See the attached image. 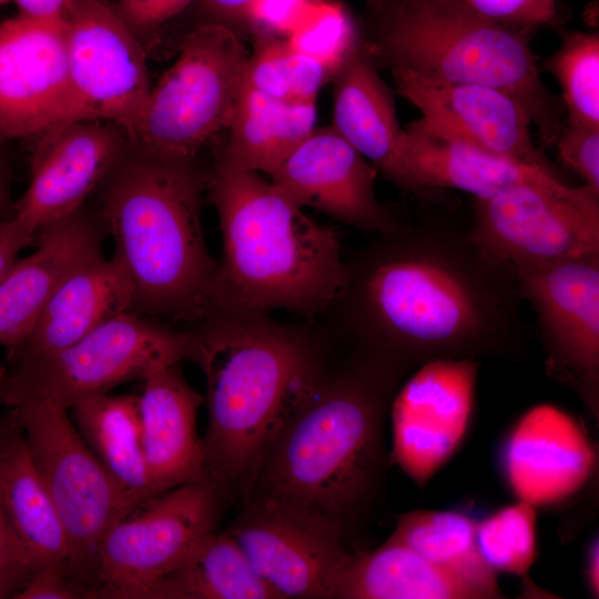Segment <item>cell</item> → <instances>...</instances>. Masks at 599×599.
<instances>
[{
    "label": "cell",
    "instance_id": "6da1fadb",
    "mask_svg": "<svg viewBox=\"0 0 599 599\" xmlns=\"http://www.w3.org/2000/svg\"><path fill=\"white\" fill-rule=\"evenodd\" d=\"M346 265L344 290L328 311L356 349L407 370L435 359L524 353L514 270L468 230L398 224Z\"/></svg>",
    "mask_w": 599,
    "mask_h": 599
},
{
    "label": "cell",
    "instance_id": "7a4b0ae2",
    "mask_svg": "<svg viewBox=\"0 0 599 599\" xmlns=\"http://www.w3.org/2000/svg\"><path fill=\"white\" fill-rule=\"evenodd\" d=\"M190 327L206 384L207 475L250 496L268 446L325 373L322 337L262 313L214 311Z\"/></svg>",
    "mask_w": 599,
    "mask_h": 599
},
{
    "label": "cell",
    "instance_id": "3957f363",
    "mask_svg": "<svg viewBox=\"0 0 599 599\" xmlns=\"http://www.w3.org/2000/svg\"><path fill=\"white\" fill-rule=\"evenodd\" d=\"M207 171L129 144L98 187L94 207L132 286L131 312L187 327L215 309L219 262L205 244Z\"/></svg>",
    "mask_w": 599,
    "mask_h": 599
},
{
    "label": "cell",
    "instance_id": "277c9868",
    "mask_svg": "<svg viewBox=\"0 0 599 599\" xmlns=\"http://www.w3.org/2000/svg\"><path fill=\"white\" fill-rule=\"evenodd\" d=\"M206 190L223 241L214 311L281 309L312 318L333 306L347 265L331 227L311 219L260 173L234 164L221 145Z\"/></svg>",
    "mask_w": 599,
    "mask_h": 599
},
{
    "label": "cell",
    "instance_id": "5b68a950",
    "mask_svg": "<svg viewBox=\"0 0 599 599\" xmlns=\"http://www.w3.org/2000/svg\"><path fill=\"white\" fill-rule=\"evenodd\" d=\"M406 372L355 348L343 369L324 373L268 446L248 497L304 506L344 526L374 491L384 412Z\"/></svg>",
    "mask_w": 599,
    "mask_h": 599
},
{
    "label": "cell",
    "instance_id": "8992f818",
    "mask_svg": "<svg viewBox=\"0 0 599 599\" xmlns=\"http://www.w3.org/2000/svg\"><path fill=\"white\" fill-rule=\"evenodd\" d=\"M359 39L377 67L417 78L493 87L516 98L554 148L566 121L545 85L529 32L485 19L454 0H365Z\"/></svg>",
    "mask_w": 599,
    "mask_h": 599
},
{
    "label": "cell",
    "instance_id": "52a82bcc",
    "mask_svg": "<svg viewBox=\"0 0 599 599\" xmlns=\"http://www.w3.org/2000/svg\"><path fill=\"white\" fill-rule=\"evenodd\" d=\"M195 355V336L133 312L121 314L58 352L8 362L1 404L49 400L69 410L78 402Z\"/></svg>",
    "mask_w": 599,
    "mask_h": 599
},
{
    "label": "cell",
    "instance_id": "ba28073f",
    "mask_svg": "<svg viewBox=\"0 0 599 599\" xmlns=\"http://www.w3.org/2000/svg\"><path fill=\"white\" fill-rule=\"evenodd\" d=\"M250 52L237 30L197 22L171 68L151 88L130 144L167 158H194L227 129L244 84Z\"/></svg>",
    "mask_w": 599,
    "mask_h": 599
},
{
    "label": "cell",
    "instance_id": "9c48e42d",
    "mask_svg": "<svg viewBox=\"0 0 599 599\" xmlns=\"http://www.w3.org/2000/svg\"><path fill=\"white\" fill-rule=\"evenodd\" d=\"M221 488L211 477L186 483L148 498L113 524L97 545L87 598L145 599L214 531Z\"/></svg>",
    "mask_w": 599,
    "mask_h": 599
},
{
    "label": "cell",
    "instance_id": "30bf717a",
    "mask_svg": "<svg viewBox=\"0 0 599 599\" xmlns=\"http://www.w3.org/2000/svg\"><path fill=\"white\" fill-rule=\"evenodd\" d=\"M52 498L70 546L69 567L84 589L97 545L135 504L77 430L68 409L49 400L8 406Z\"/></svg>",
    "mask_w": 599,
    "mask_h": 599
},
{
    "label": "cell",
    "instance_id": "8fae6325",
    "mask_svg": "<svg viewBox=\"0 0 599 599\" xmlns=\"http://www.w3.org/2000/svg\"><path fill=\"white\" fill-rule=\"evenodd\" d=\"M468 232L511 267L599 255V194L586 184L519 185L474 197Z\"/></svg>",
    "mask_w": 599,
    "mask_h": 599
},
{
    "label": "cell",
    "instance_id": "7c38bea8",
    "mask_svg": "<svg viewBox=\"0 0 599 599\" xmlns=\"http://www.w3.org/2000/svg\"><path fill=\"white\" fill-rule=\"evenodd\" d=\"M534 309L546 374L599 418V255L512 266Z\"/></svg>",
    "mask_w": 599,
    "mask_h": 599
},
{
    "label": "cell",
    "instance_id": "4fadbf2b",
    "mask_svg": "<svg viewBox=\"0 0 599 599\" xmlns=\"http://www.w3.org/2000/svg\"><path fill=\"white\" fill-rule=\"evenodd\" d=\"M227 532L281 599L333 598L351 555L339 521L273 498H250Z\"/></svg>",
    "mask_w": 599,
    "mask_h": 599
},
{
    "label": "cell",
    "instance_id": "5bb4252c",
    "mask_svg": "<svg viewBox=\"0 0 599 599\" xmlns=\"http://www.w3.org/2000/svg\"><path fill=\"white\" fill-rule=\"evenodd\" d=\"M63 19L75 120L113 122L128 133L151 91L146 49L106 0H73Z\"/></svg>",
    "mask_w": 599,
    "mask_h": 599
},
{
    "label": "cell",
    "instance_id": "9a60e30c",
    "mask_svg": "<svg viewBox=\"0 0 599 599\" xmlns=\"http://www.w3.org/2000/svg\"><path fill=\"white\" fill-rule=\"evenodd\" d=\"M75 120L64 19L0 21V141L39 136Z\"/></svg>",
    "mask_w": 599,
    "mask_h": 599
},
{
    "label": "cell",
    "instance_id": "2e32d148",
    "mask_svg": "<svg viewBox=\"0 0 599 599\" xmlns=\"http://www.w3.org/2000/svg\"><path fill=\"white\" fill-rule=\"evenodd\" d=\"M478 363L435 359L402 387L392 405V459L419 487L450 459L469 428Z\"/></svg>",
    "mask_w": 599,
    "mask_h": 599
},
{
    "label": "cell",
    "instance_id": "e0dca14e",
    "mask_svg": "<svg viewBox=\"0 0 599 599\" xmlns=\"http://www.w3.org/2000/svg\"><path fill=\"white\" fill-rule=\"evenodd\" d=\"M38 138L28 187L12 213L35 238L81 209L130 144L123 128L100 120L64 121Z\"/></svg>",
    "mask_w": 599,
    "mask_h": 599
},
{
    "label": "cell",
    "instance_id": "ac0fdd59",
    "mask_svg": "<svg viewBox=\"0 0 599 599\" xmlns=\"http://www.w3.org/2000/svg\"><path fill=\"white\" fill-rule=\"evenodd\" d=\"M376 167L332 125L315 128L271 175L294 204L376 234L399 223L376 197Z\"/></svg>",
    "mask_w": 599,
    "mask_h": 599
},
{
    "label": "cell",
    "instance_id": "d6986e66",
    "mask_svg": "<svg viewBox=\"0 0 599 599\" xmlns=\"http://www.w3.org/2000/svg\"><path fill=\"white\" fill-rule=\"evenodd\" d=\"M392 75L397 92L433 130L491 154L555 169L532 142L530 115L512 95L481 84Z\"/></svg>",
    "mask_w": 599,
    "mask_h": 599
},
{
    "label": "cell",
    "instance_id": "ffe728a7",
    "mask_svg": "<svg viewBox=\"0 0 599 599\" xmlns=\"http://www.w3.org/2000/svg\"><path fill=\"white\" fill-rule=\"evenodd\" d=\"M597 451L579 422L552 405L526 412L507 434L500 467L508 488L532 507L559 504L595 474Z\"/></svg>",
    "mask_w": 599,
    "mask_h": 599
},
{
    "label": "cell",
    "instance_id": "44dd1931",
    "mask_svg": "<svg viewBox=\"0 0 599 599\" xmlns=\"http://www.w3.org/2000/svg\"><path fill=\"white\" fill-rule=\"evenodd\" d=\"M105 234L95 209L83 205L37 235V248L0 281V346L16 349L65 280L103 257Z\"/></svg>",
    "mask_w": 599,
    "mask_h": 599
},
{
    "label": "cell",
    "instance_id": "7402d4cb",
    "mask_svg": "<svg viewBox=\"0 0 599 599\" xmlns=\"http://www.w3.org/2000/svg\"><path fill=\"white\" fill-rule=\"evenodd\" d=\"M399 170L398 186L416 193L454 189L481 197L519 185H568L556 169L485 152L433 130L422 119L404 129Z\"/></svg>",
    "mask_w": 599,
    "mask_h": 599
},
{
    "label": "cell",
    "instance_id": "603a6c76",
    "mask_svg": "<svg viewBox=\"0 0 599 599\" xmlns=\"http://www.w3.org/2000/svg\"><path fill=\"white\" fill-rule=\"evenodd\" d=\"M138 396L148 471L155 494L209 478L196 418L204 395L185 379L180 364L158 369Z\"/></svg>",
    "mask_w": 599,
    "mask_h": 599
},
{
    "label": "cell",
    "instance_id": "cb8c5ba5",
    "mask_svg": "<svg viewBox=\"0 0 599 599\" xmlns=\"http://www.w3.org/2000/svg\"><path fill=\"white\" fill-rule=\"evenodd\" d=\"M132 286L120 263L100 257L69 276L8 362L51 354L103 323L131 312Z\"/></svg>",
    "mask_w": 599,
    "mask_h": 599
},
{
    "label": "cell",
    "instance_id": "d4e9b609",
    "mask_svg": "<svg viewBox=\"0 0 599 599\" xmlns=\"http://www.w3.org/2000/svg\"><path fill=\"white\" fill-rule=\"evenodd\" d=\"M361 43L335 73L332 126L398 185L404 135L394 98Z\"/></svg>",
    "mask_w": 599,
    "mask_h": 599
},
{
    "label": "cell",
    "instance_id": "484cf974",
    "mask_svg": "<svg viewBox=\"0 0 599 599\" xmlns=\"http://www.w3.org/2000/svg\"><path fill=\"white\" fill-rule=\"evenodd\" d=\"M0 495L33 570L50 564L69 565L70 546L64 527L24 437L8 410L0 416Z\"/></svg>",
    "mask_w": 599,
    "mask_h": 599
},
{
    "label": "cell",
    "instance_id": "4316f807",
    "mask_svg": "<svg viewBox=\"0 0 599 599\" xmlns=\"http://www.w3.org/2000/svg\"><path fill=\"white\" fill-rule=\"evenodd\" d=\"M342 599H484L479 591L389 537L370 551L351 552L334 585Z\"/></svg>",
    "mask_w": 599,
    "mask_h": 599
},
{
    "label": "cell",
    "instance_id": "83f0119b",
    "mask_svg": "<svg viewBox=\"0 0 599 599\" xmlns=\"http://www.w3.org/2000/svg\"><path fill=\"white\" fill-rule=\"evenodd\" d=\"M316 103H288L266 97L245 82L221 145L237 166L270 176L312 133Z\"/></svg>",
    "mask_w": 599,
    "mask_h": 599
},
{
    "label": "cell",
    "instance_id": "f1b7e54d",
    "mask_svg": "<svg viewBox=\"0 0 599 599\" xmlns=\"http://www.w3.org/2000/svg\"><path fill=\"white\" fill-rule=\"evenodd\" d=\"M69 410L84 443L135 506L158 495L145 461L138 396L99 394Z\"/></svg>",
    "mask_w": 599,
    "mask_h": 599
},
{
    "label": "cell",
    "instance_id": "f546056e",
    "mask_svg": "<svg viewBox=\"0 0 599 599\" xmlns=\"http://www.w3.org/2000/svg\"><path fill=\"white\" fill-rule=\"evenodd\" d=\"M145 599H281L225 531L203 537Z\"/></svg>",
    "mask_w": 599,
    "mask_h": 599
},
{
    "label": "cell",
    "instance_id": "4dcf8cb0",
    "mask_svg": "<svg viewBox=\"0 0 599 599\" xmlns=\"http://www.w3.org/2000/svg\"><path fill=\"white\" fill-rule=\"evenodd\" d=\"M471 517L455 510L402 515L390 535L428 562L474 587L484 599L504 598L496 572L483 559Z\"/></svg>",
    "mask_w": 599,
    "mask_h": 599
},
{
    "label": "cell",
    "instance_id": "1f68e13d",
    "mask_svg": "<svg viewBox=\"0 0 599 599\" xmlns=\"http://www.w3.org/2000/svg\"><path fill=\"white\" fill-rule=\"evenodd\" d=\"M244 82L257 92L288 103H316L331 73L315 59L295 50L283 38L256 37Z\"/></svg>",
    "mask_w": 599,
    "mask_h": 599
},
{
    "label": "cell",
    "instance_id": "d6a6232c",
    "mask_svg": "<svg viewBox=\"0 0 599 599\" xmlns=\"http://www.w3.org/2000/svg\"><path fill=\"white\" fill-rule=\"evenodd\" d=\"M542 68L560 85L566 123L599 126V33H566Z\"/></svg>",
    "mask_w": 599,
    "mask_h": 599
},
{
    "label": "cell",
    "instance_id": "836d02e7",
    "mask_svg": "<svg viewBox=\"0 0 599 599\" xmlns=\"http://www.w3.org/2000/svg\"><path fill=\"white\" fill-rule=\"evenodd\" d=\"M535 509L517 500L477 521L478 550L495 572L528 576L537 556Z\"/></svg>",
    "mask_w": 599,
    "mask_h": 599
},
{
    "label": "cell",
    "instance_id": "e575fe53",
    "mask_svg": "<svg viewBox=\"0 0 599 599\" xmlns=\"http://www.w3.org/2000/svg\"><path fill=\"white\" fill-rule=\"evenodd\" d=\"M286 41L324 65L333 79L358 47L359 31L343 4L313 0Z\"/></svg>",
    "mask_w": 599,
    "mask_h": 599
},
{
    "label": "cell",
    "instance_id": "d590c367",
    "mask_svg": "<svg viewBox=\"0 0 599 599\" xmlns=\"http://www.w3.org/2000/svg\"><path fill=\"white\" fill-rule=\"evenodd\" d=\"M498 24L531 32L550 24L557 16L556 0H454Z\"/></svg>",
    "mask_w": 599,
    "mask_h": 599
},
{
    "label": "cell",
    "instance_id": "8d00e7d4",
    "mask_svg": "<svg viewBox=\"0 0 599 599\" xmlns=\"http://www.w3.org/2000/svg\"><path fill=\"white\" fill-rule=\"evenodd\" d=\"M554 148L561 163L599 194V126L566 123Z\"/></svg>",
    "mask_w": 599,
    "mask_h": 599
},
{
    "label": "cell",
    "instance_id": "74e56055",
    "mask_svg": "<svg viewBox=\"0 0 599 599\" xmlns=\"http://www.w3.org/2000/svg\"><path fill=\"white\" fill-rule=\"evenodd\" d=\"M196 0H119L116 13L146 49L161 28Z\"/></svg>",
    "mask_w": 599,
    "mask_h": 599
},
{
    "label": "cell",
    "instance_id": "f35d334b",
    "mask_svg": "<svg viewBox=\"0 0 599 599\" xmlns=\"http://www.w3.org/2000/svg\"><path fill=\"white\" fill-rule=\"evenodd\" d=\"M33 572V567L11 527L0 495V599L14 598Z\"/></svg>",
    "mask_w": 599,
    "mask_h": 599
},
{
    "label": "cell",
    "instance_id": "ab89813d",
    "mask_svg": "<svg viewBox=\"0 0 599 599\" xmlns=\"http://www.w3.org/2000/svg\"><path fill=\"white\" fill-rule=\"evenodd\" d=\"M313 0H254L247 24L256 37L283 38L294 26Z\"/></svg>",
    "mask_w": 599,
    "mask_h": 599
},
{
    "label": "cell",
    "instance_id": "60d3db41",
    "mask_svg": "<svg viewBox=\"0 0 599 599\" xmlns=\"http://www.w3.org/2000/svg\"><path fill=\"white\" fill-rule=\"evenodd\" d=\"M84 591L71 575L68 562L45 565L37 569L14 599H78Z\"/></svg>",
    "mask_w": 599,
    "mask_h": 599
},
{
    "label": "cell",
    "instance_id": "b9f144b4",
    "mask_svg": "<svg viewBox=\"0 0 599 599\" xmlns=\"http://www.w3.org/2000/svg\"><path fill=\"white\" fill-rule=\"evenodd\" d=\"M35 240L13 216L0 217V281L16 263L18 254Z\"/></svg>",
    "mask_w": 599,
    "mask_h": 599
},
{
    "label": "cell",
    "instance_id": "7bdbcfd3",
    "mask_svg": "<svg viewBox=\"0 0 599 599\" xmlns=\"http://www.w3.org/2000/svg\"><path fill=\"white\" fill-rule=\"evenodd\" d=\"M254 0H196L201 19L199 22H216L237 30L246 27Z\"/></svg>",
    "mask_w": 599,
    "mask_h": 599
},
{
    "label": "cell",
    "instance_id": "ee69618b",
    "mask_svg": "<svg viewBox=\"0 0 599 599\" xmlns=\"http://www.w3.org/2000/svg\"><path fill=\"white\" fill-rule=\"evenodd\" d=\"M19 13L41 19H63L73 0H14Z\"/></svg>",
    "mask_w": 599,
    "mask_h": 599
},
{
    "label": "cell",
    "instance_id": "f6af8a7d",
    "mask_svg": "<svg viewBox=\"0 0 599 599\" xmlns=\"http://www.w3.org/2000/svg\"><path fill=\"white\" fill-rule=\"evenodd\" d=\"M599 542L596 536L588 546L586 559V579L590 593L593 597L599 595Z\"/></svg>",
    "mask_w": 599,
    "mask_h": 599
},
{
    "label": "cell",
    "instance_id": "bcb514c9",
    "mask_svg": "<svg viewBox=\"0 0 599 599\" xmlns=\"http://www.w3.org/2000/svg\"><path fill=\"white\" fill-rule=\"evenodd\" d=\"M10 203L9 179L4 165L0 160V217H10L8 213Z\"/></svg>",
    "mask_w": 599,
    "mask_h": 599
},
{
    "label": "cell",
    "instance_id": "7dc6e473",
    "mask_svg": "<svg viewBox=\"0 0 599 599\" xmlns=\"http://www.w3.org/2000/svg\"><path fill=\"white\" fill-rule=\"evenodd\" d=\"M4 374H6V365H0V404H1V397H2Z\"/></svg>",
    "mask_w": 599,
    "mask_h": 599
},
{
    "label": "cell",
    "instance_id": "c3c4849f",
    "mask_svg": "<svg viewBox=\"0 0 599 599\" xmlns=\"http://www.w3.org/2000/svg\"><path fill=\"white\" fill-rule=\"evenodd\" d=\"M7 1H9V0H0V4L4 3Z\"/></svg>",
    "mask_w": 599,
    "mask_h": 599
}]
</instances>
